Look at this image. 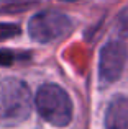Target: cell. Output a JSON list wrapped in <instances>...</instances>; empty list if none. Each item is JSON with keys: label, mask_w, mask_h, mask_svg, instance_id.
Wrapping results in <instances>:
<instances>
[{"label": "cell", "mask_w": 128, "mask_h": 129, "mask_svg": "<svg viewBox=\"0 0 128 129\" xmlns=\"http://www.w3.org/2000/svg\"><path fill=\"white\" fill-rule=\"evenodd\" d=\"M31 91L18 79L0 80V126L15 127L31 114Z\"/></svg>", "instance_id": "1"}, {"label": "cell", "mask_w": 128, "mask_h": 129, "mask_svg": "<svg viewBox=\"0 0 128 129\" xmlns=\"http://www.w3.org/2000/svg\"><path fill=\"white\" fill-rule=\"evenodd\" d=\"M36 108L43 119L58 127H64L72 119V103L59 85L46 83L36 93Z\"/></svg>", "instance_id": "2"}, {"label": "cell", "mask_w": 128, "mask_h": 129, "mask_svg": "<svg viewBox=\"0 0 128 129\" xmlns=\"http://www.w3.org/2000/svg\"><path fill=\"white\" fill-rule=\"evenodd\" d=\"M72 28L69 16L58 10L36 13L28 23V33L36 43H53L64 38Z\"/></svg>", "instance_id": "3"}, {"label": "cell", "mask_w": 128, "mask_h": 129, "mask_svg": "<svg viewBox=\"0 0 128 129\" xmlns=\"http://www.w3.org/2000/svg\"><path fill=\"white\" fill-rule=\"evenodd\" d=\"M126 62V47L122 41H110L100 51L99 74L105 83H112L120 77Z\"/></svg>", "instance_id": "4"}, {"label": "cell", "mask_w": 128, "mask_h": 129, "mask_svg": "<svg viewBox=\"0 0 128 129\" xmlns=\"http://www.w3.org/2000/svg\"><path fill=\"white\" fill-rule=\"evenodd\" d=\"M107 129H128V98L117 96L112 100L105 113Z\"/></svg>", "instance_id": "5"}, {"label": "cell", "mask_w": 128, "mask_h": 129, "mask_svg": "<svg viewBox=\"0 0 128 129\" xmlns=\"http://www.w3.org/2000/svg\"><path fill=\"white\" fill-rule=\"evenodd\" d=\"M31 54L26 51H10V49H0V66L10 67L15 62H22V60H30Z\"/></svg>", "instance_id": "6"}, {"label": "cell", "mask_w": 128, "mask_h": 129, "mask_svg": "<svg viewBox=\"0 0 128 129\" xmlns=\"http://www.w3.org/2000/svg\"><path fill=\"white\" fill-rule=\"evenodd\" d=\"M20 35V26L13 23H0V41Z\"/></svg>", "instance_id": "7"}, {"label": "cell", "mask_w": 128, "mask_h": 129, "mask_svg": "<svg viewBox=\"0 0 128 129\" xmlns=\"http://www.w3.org/2000/svg\"><path fill=\"white\" fill-rule=\"evenodd\" d=\"M118 28L123 35L128 33V8H125L122 13H120V18H118Z\"/></svg>", "instance_id": "8"}, {"label": "cell", "mask_w": 128, "mask_h": 129, "mask_svg": "<svg viewBox=\"0 0 128 129\" xmlns=\"http://www.w3.org/2000/svg\"><path fill=\"white\" fill-rule=\"evenodd\" d=\"M5 2H15V0H5Z\"/></svg>", "instance_id": "9"}, {"label": "cell", "mask_w": 128, "mask_h": 129, "mask_svg": "<svg viewBox=\"0 0 128 129\" xmlns=\"http://www.w3.org/2000/svg\"><path fill=\"white\" fill-rule=\"evenodd\" d=\"M64 2H74V0H64Z\"/></svg>", "instance_id": "10"}]
</instances>
